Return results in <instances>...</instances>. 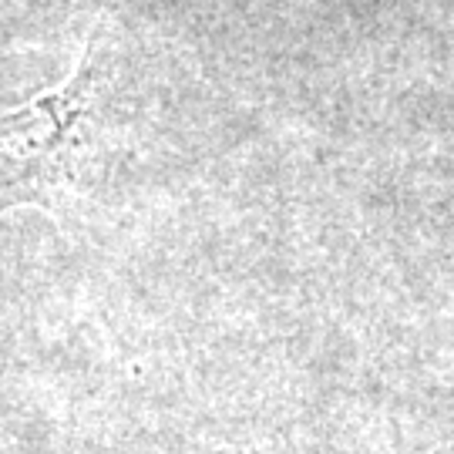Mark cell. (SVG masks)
Segmentation results:
<instances>
[{
  "label": "cell",
  "instance_id": "obj_1",
  "mask_svg": "<svg viewBox=\"0 0 454 454\" xmlns=\"http://www.w3.org/2000/svg\"><path fill=\"white\" fill-rule=\"evenodd\" d=\"M91 74L95 67L88 54L65 88L37 98L27 108L0 114V212L44 202L61 182L88 105Z\"/></svg>",
  "mask_w": 454,
  "mask_h": 454
}]
</instances>
